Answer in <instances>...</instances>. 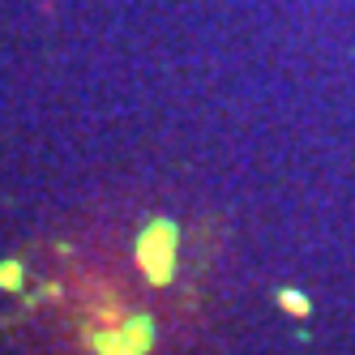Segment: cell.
Instances as JSON below:
<instances>
[{
    "mask_svg": "<svg viewBox=\"0 0 355 355\" xmlns=\"http://www.w3.org/2000/svg\"><path fill=\"white\" fill-rule=\"evenodd\" d=\"M180 232H175L171 218H150L141 232H137V248H133V261L146 274L150 287H171L175 278V257H180Z\"/></svg>",
    "mask_w": 355,
    "mask_h": 355,
    "instance_id": "6da1fadb",
    "label": "cell"
},
{
    "mask_svg": "<svg viewBox=\"0 0 355 355\" xmlns=\"http://www.w3.org/2000/svg\"><path fill=\"white\" fill-rule=\"evenodd\" d=\"M278 304H283V309L291 313V317H309V295H300V291H278Z\"/></svg>",
    "mask_w": 355,
    "mask_h": 355,
    "instance_id": "7a4b0ae2",
    "label": "cell"
}]
</instances>
